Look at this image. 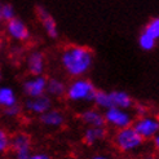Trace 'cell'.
<instances>
[{"instance_id":"obj_9","label":"cell","mask_w":159,"mask_h":159,"mask_svg":"<svg viewBox=\"0 0 159 159\" xmlns=\"http://www.w3.org/2000/svg\"><path fill=\"white\" fill-rule=\"evenodd\" d=\"M53 107V98L48 94H43L39 97H26L23 102V110L31 115H42L45 111Z\"/></svg>"},{"instance_id":"obj_13","label":"cell","mask_w":159,"mask_h":159,"mask_svg":"<svg viewBox=\"0 0 159 159\" xmlns=\"http://www.w3.org/2000/svg\"><path fill=\"white\" fill-rule=\"evenodd\" d=\"M78 118L80 123L85 127H105L106 125L104 111L97 109L96 106L82 110L79 113Z\"/></svg>"},{"instance_id":"obj_28","label":"cell","mask_w":159,"mask_h":159,"mask_svg":"<svg viewBox=\"0 0 159 159\" xmlns=\"http://www.w3.org/2000/svg\"><path fill=\"white\" fill-rule=\"evenodd\" d=\"M137 159H159V155L153 154V153H146V154H144V155L139 157Z\"/></svg>"},{"instance_id":"obj_30","label":"cell","mask_w":159,"mask_h":159,"mask_svg":"<svg viewBox=\"0 0 159 159\" xmlns=\"http://www.w3.org/2000/svg\"><path fill=\"white\" fill-rule=\"evenodd\" d=\"M2 78H3V73H2V67H0V82H2Z\"/></svg>"},{"instance_id":"obj_15","label":"cell","mask_w":159,"mask_h":159,"mask_svg":"<svg viewBox=\"0 0 159 159\" xmlns=\"http://www.w3.org/2000/svg\"><path fill=\"white\" fill-rule=\"evenodd\" d=\"M110 94H111V100H113V106L125 109V110H132L133 109L134 100L127 91L114 89V91H110Z\"/></svg>"},{"instance_id":"obj_31","label":"cell","mask_w":159,"mask_h":159,"mask_svg":"<svg viewBox=\"0 0 159 159\" xmlns=\"http://www.w3.org/2000/svg\"><path fill=\"white\" fill-rule=\"evenodd\" d=\"M2 47H3V43H2V39H0V51H2Z\"/></svg>"},{"instance_id":"obj_2","label":"cell","mask_w":159,"mask_h":159,"mask_svg":"<svg viewBox=\"0 0 159 159\" xmlns=\"http://www.w3.org/2000/svg\"><path fill=\"white\" fill-rule=\"evenodd\" d=\"M145 140L142 139L137 131L133 127H125L122 129H116L113 134V144L119 153L124 155H131L139 153L145 144Z\"/></svg>"},{"instance_id":"obj_14","label":"cell","mask_w":159,"mask_h":159,"mask_svg":"<svg viewBox=\"0 0 159 159\" xmlns=\"http://www.w3.org/2000/svg\"><path fill=\"white\" fill-rule=\"evenodd\" d=\"M109 137V131L105 127H87L83 132V142L87 146H94Z\"/></svg>"},{"instance_id":"obj_18","label":"cell","mask_w":159,"mask_h":159,"mask_svg":"<svg viewBox=\"0 0 159 159\" xmlns=\"http://www.w3.org/2000/svg\"><path fill=\"white\" fill-rule=\"evenodd\" d=\"M92 104L96 106L97 109L102 110V111L110 109L111 106H113V100H111L110 92L105 91V89H97L96 93H94Z\"/></svg>"},{"instance_id":"obj_29","label":"cell","mask_w":159,"mask_h":159,"mask_svg":"<svg viewBox=\"0 0 159 159\" xmlns=\"http://www.w3.org/2000/svg\"><path fill=\"white\" fill-rule=\"evenodd\" d=\"M2 7H3V2L0 0V23L4 22V21H3V16H2Z\"/></svg>"},{"instance_id":"obj_10","label":"cell","mask_w":159,"mask_h":159,"mask_svg":"<svg viewBox=\"0 0 159 159\" xmlns=\"http://www.w3.org/2000/svg\"><path fill=\"white\" fill-rule=\"evenodd\" d=\"M35 13H36L39 21H40V23H42L47 36H48L49 39H52V40H57V39L60 38L58 25H57V22H56V20L52 17L49 11L43 5H38L35 8Z\"/></svg>"},{"instance_id":"obj_12","label":"cell","mask_w":159,"mask_h":159,"mask_svg":"<svg viewBox=\"0 0 159 159\" xmlns=\"http://www.w3.org/2000/svg\"><path fill=\"white\" fill-rule=\"evenodd\" d=\"M39 123H40L45 128H52V129H57L65 125L66 123V115L62 110L52 107L48 111H45L44 114L39 115Z\"/></svg>"},{"instance_id":"obj_5","label":"cell","mask_w":159,"mask_h":159,"mask_svg":"<svg viewBox=\"0 0 159 159\" xmlns=\"http://www.w3.org/2000/svg\"><path fill=\"white\" fill-rule=\"evenodd\" d=\"M132 127L145 141H152L159 132V116L152 113L137 116L134 118Z\"/></svg>"},{"instance_id":"obj_19","label":"cell","mask_w":159,"mask_h":159,"mask_svg":"<svg viewBox=\"0 0 159 159\" xmlns=\"http://www.w3.org/2000/svg\"><path fill=\"white\" fill-rule=\"evenodd\" d=\"M157 42L153 36H150L149 34H146L145 31H141L139 38H137V44L139 47L142 49V51H145V52H150V51H153L155 47H157Z\"/></svg>"},{"instance_id":"obj_32","label":"cell","mask_w":159,"mask_h":159,"mask_svg":"<svg viewBox=\"0 0 159 159\" xmlns=\"http://www.w3.org/2000/svg\"><path fill=\"white\" fill-rule=\"evenodd\" d=\"M122 159H129V158H122Z\"/></svg>"},{"instance_id":"obj_4","label":"cell","mask_w":159,"mask_h":159,"mask_svg":"<svg viewBox=\"0 0 159 159\" xmlns=\"http://www.w3.org/2000/svg\"><path fill=\"white\" fill-rule=\"evenodd\" d=\"M106 125L111 127L113 129H122L125 127H131L134 120V114L131 110L120 109L116 106H111L110 109L104 111Z\"/></svg>"},{"instance_id":"obj_8","label":"cell","mask_w":159,"mask_h":159,"mask_svg":"<svg viewBox=\"0 0 159 159\" xmlns=\"http://www.w3.org/2000/svg\"><path fill=\"white\" fill-rule=\"evenodd\" d=\"M48 78L45 75L30 76L22 82V92L26 97H39L47 93Z\"/></svg>"},{"instance_id":"obj_24","label":"cell","mask_w":159,"mask_h":159,"mask_svg":"<svg viewBox=\"0 0 159 159\" xmlns=\"http://www.w3.org/2000/svg\"><path fill=\"white\" fill-rule=\"evenodd\" d=\"M149 113H150V110H149L148 105L141 104V102H139V104H134V106H133V114H134V116H144V115H146Z\"/></svg>"},{"instance_id":"obj_22","label":"cell","mask_w":159,"mask_h":159,"mask_svg":"<svg viewBox=\"0 0 159 159\" xmlns=\"http://www.w3.org/2000/svg\"><path fill=\"white\" fill-rule=\"evenodd\" d=\"M22 111H23V107L20 104H17V105L2 109V114H3V116L5 119H17V118L21 116Z\"/></svg>"},{"instance_id":"obj_23","label":"cell","mask_w":159,"mask_h":159,"mask_svg":"<svg viewBox=\"0 0 159 159\" xmlns=\"http://www.w3.org/2000/svg\"><path fill=\"white\" fill-rule=\"evenodd\" d=\"M2 16H3V21L8 22L13 20L14 17H17V12H16V8L11 4V3H3L2 7Z\"/></svg>"},{"instance_id":"obj_21","label":"cell","mask_w":159,"mask_h":159,"mask_svg":"<svg viewBox=\"0 0 159 159\" xmlns=\"http://www.w3.org/2000/svg\"><path fill=\"white\" fill-rule=\"evenodd\" d=\"M142 31H145L146 34L153 36L155 40H159V17H154L149 20L148 23L144 26Z\"/></svg>"},{"instance_id":"obj_3","label":"cell","mask_w":159,"mask_h":159,"mask_svg":"<svg viewBox=\"0 0 159 159\" xmlns=\"http://www.w3.org/2000/svg\"><path fill=\"white\" fill-rule=\"evenodd\" d=\"M97 88L93 84L92 80L88 78L80 76V78H74L71 82L67 84L66 89V100L73 102V104H84V102H92L94 93Z\"/></svg>"},{"instance_id":"obj_7","label":"cell","mask_w":159,"mask_h":159,"mask_svg":"<svg viewBox=\"0 0 159 159\" xmlns=\"http://www.w3.org/2000/svg\"><path fill=\"white\" fill-rule=\"evenodd\" d=\"M5 34L17 43H26L31 39V31L27 23L20 17L5 22Z\"/></svg>"},{"instance_id":"obj_16","label":"cell","mask_w":159,"mask_h":159,"mask_svg":"<svg viewBox=\"0 0 159 159\" xmlns=\"http://www.w3.org/2000/svg\"><path fill=\"white\" fill-rule=\"evenodd\" d=\"M67 84L61 78H48L47 84V94L52 98H62L66 96Z\"/></svg>"},{"instance_id":"obj_17","label":"cell","mask_w":159,"mask_h":159,"mask_svg":"<svg viewBox=\"0 0 159 159\" xmlns=\"http://www.w3.org/2000/svg\"><path fill=\"white\" fill-rule=\"evenodd\" d=\"M18 104L16 91L9 85H0V109L9 107Z\"/></svg>"},{"instance_id":"obj_1","label":"cell","mask_w":159,"mask_h":159,"mask_svg":"<svg viewBox=\"0 0 159 159\" xmlns=\"http://www.w3.org/2000/svg\"><path fill=\"white\" fill-rule=\"evenodd\" d=\"M94 63V53L87 45L70 44L62 48L60 53V65L71 79L85 76Z\"/></svg>"},{"instance_id":"obj_6","label":"cell","mask_w":159,"mask_h":159,"mask_svg":"<svg viewBox=\"0 0 159 159\" xmlns=\"http://www.w3.org/2000/svg\"><path fill=\"white\" fill-rule=\"evenodd\" d=\"M11 150L13 159H30L33 154V139L27 132H16L12 134Z\"/></svg>"},{"instance_id":"obj_20","label":"cell","mask_w":159,"mask_h":159,"mask_svg":"<svg viewBox=\"0 0 159 159\" xmlns=\"http://www.w3.org/2000/svg\"><path fill=\"white\" fill-rule=\"evenodd\" d=\"M12 134L7 131L5 127L0 124V155H4L11 150Z\"/></svg>"},{"instance_id":"obj_27","label":"cell","mask_w":159,"mask_h":159,"mask_svg":"<svg viewBox=\"0 0 159 159\" xmlns=\"http://www.w3.org/2000/svg\"><path fill=\"white\" fill-rule=\"evenodd\" d=\"M152 146H153V150H154V152L159 155V132H158L157 136L152 140Z\"/></svg>"},{"instance_id":"obj_11","label":"cell","mask_w":159,"mask_h":159,"mask_svg":"<svg viewBox=\"0 0 159 159\" xmlns=\"http://www.w3.org/2000/svg\"><path fill=\"white\" fill-rule=\"evenodd\" d=\"M26 70L31 76L35 75H44L45 73V67H47V60H45V54L44 52L34 49L31 51L26 56Z\"/></svg>"},{"instance_id":"obj_25","label":"cell","mask_w":159,"mask_h":159,"mask_svg":"<svg viewBox=\"0 0 159 159\" xmlns=\"http://www.w3.org/2000/svg\"><path fill=\"white\" fill-rule=\"evenodd\" d=\"M30 159H53V158L45 152H34L31 154Z\"/></svg>"},{"instance_id":"obj_26","label":"cell","mask_w":159,"mask_h":159,"mask_svg":"<svg viewBox=\"0 0 159 159\" xmlns=\"http://www.w3.org/2000/svg\"><path fill=\"white\" fill-rule=\"evenodd\" d=\"M91 159H115L114 155L111 154H105V153H97V154H93L91 157Z\"/></svg>"}]
</instances>
